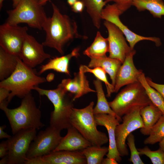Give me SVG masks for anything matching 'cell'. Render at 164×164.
Here are the masks:
<instances>
[{
	"mask_svg": "<svg viewBox=\"0 0 164 164\" xmlns=\"http://www.w3.org/2000/svg\"><path fill=\"white\" fill-rule=\"evenodd\" d=\"M8 155H7L2 158L0 161V164H8Z\"/></svg>",
	"mask_w": 164,
	"mask_h": 164,
	"instance_id": "cell-41",
	"label": "cell"
},
{
	"mask_svg": "<svg viewBox=\"0 0 164 164\" xmlns=\"http://www.w3.org/2000/svg\"><path fill=\"white\" fill-rule=\"evenodd\" d=\"M140 155L149 157L153 164H164V152L159 148L156 151H152L148 147L138 149Z\"/></svg>",
	"mask_w": 164,
	"mask_h": 164,
	"instance_id": "cell-32",
	"label": "cell"
},
{
	"mask_svg": "<svg viewBox=\"0 0 164 164\" xmlns=\"http://www.w3.org/2000/svg\"><path fill=\"white\" fill-rule=\"evenodd\" d=\"M84 73H90L93 74L97 79L104 82L106 85L108 97H111V94L114 92V86L108 81L105 70L100 67L91 68L85 65H82Z\"/></svg>",
	"mask_w": 164,
	"mask_h": 164,
	"instance_id": "cell-31",
	"label": "cell"
},
{
	"mask_svg": "<svg viewBox=\"0 0 164 164\" xmlns=\"http://www.w3.org/2000/svg\"><path fill=\"white\" fill-rule=\"evenodd\" d=\"M159 146L164 152V138L159 142Z\"/></svg>",
	"mask_w": 164,
	"mask_h": 164,
	"instance_id": "cell-43",
	"label": "cell"
},
{
	"mask_svg": "<svg viewBox=\"0 0 164 164\" xmlns=\"http://www.w3.org/2000/svg\"><path fill=\"white\" fill-rule=\"evenodd\" d=\"M7 12L8 16L5 23L12 25L25 23L39 29H43L47 18L39 0H21L15 8Z\"/></svg>",
	"mask_w": 164,
	"mask_h": 164,
	"instance_id": "cell-7",
	"label": "cell"
},
{
	"mask_svg": "<svg viewBox=\"0 0 164 164\" xmlns=\"http://www.w3.org/2000/svg\"><path fill=\"white\" fill-rule=\"evenodd\" d=\"M108 151V147L93 145L81 150L86 158L87 164H101L104 156Z\"/></svg>",
	"mask_w": 164,
	"mask_h": 164,
	"instance_id": "cell-29",
	"label": "cell"
},
{
	"mask_svg": "<svg viewBox=\"0 0 164 164\" xmlns=\"http://www.w3.org/2000/svg\"><path fill=\"white\" fill-rule=\"evenodd\" d=\"M104 24L108 32L109 57L118 60L122 63L127 55L132 50L127 43L124 34L117 26L106 20Z\"/></svg>",
	"mask_w": 164,
	"mask_h": 164,
	"instance_id": "cell-14",
	"label": "cell"
},
{
	"mask_svg": "<svg viewBox=\"0 0 164 164\" xmlns=\"http://www.w3.org/2000/svg\"><path fill=\"white\" fill-rule=\"evenodd\" d=\"M94 118L97 125L104 126L108 132L109 145L108 151L106 155L107 157L114 159L118 162H120L122 159L117 149L115 135L116 126L120 121L115 116L108 114L94 115Z\"/></svg>",
	"mask_w": 164,
	"mask_h": 164,
	"instance_id": "cell-16",
	"label": "cell"
},
{
	"mask_svg": "<svg viewBox=\"0 0 164 164\" xmlns=\"http://www.w3.org/2000/svg\"><path fill=\"white\" fill-rule=\"evenodd\" d=\"M21 0H12L13 2V8H15L18 5Z\"/></svg>",
	"mask_w": 164,
	"mask_h": 164,
	"instance_id": "cell-42",
	"label": "cell"
},
{
	"mask_svg": "<svg viewBox=\"0 0 164 164\" xmlns=\"http://www.w3.org/2000/svg\"><path fill=\"white\" fill-rule=\"evenodd\" d=\"M4 0H0V9H1L2 6L3 2Z\"/></svg>",
	"mask_w": 164,
	"mask_h": 164,
	"instance_id": "cell-46",
	"label": "cell"
},
{
	"mask_svg": "<svg viewBox=\"0 0 164 164\" xmlns=\"http://www.w3.org/2000/svg\"><path fill=\"white\" fill-rule=\"evenodd\" d=\"M126 140L130 152L129 161L133 164H144V162L140 158L138 149L136 148L134 135L132 133H131L127 137Z\"/></svg>",
	"mask_w": 164,
	"mask_h": 164,
	"instance_id": "cell-33",
	"label": "cell"
},
{
	"mask_svg": "<svg viewBox=\"0 0 164 164\" xmlns=\"http://www.w3.org/2000/svg\"><path fill=\"white\" fill-rule=\"evenodd\" d=\"M51 3L53 13L51 17L47 18L43 26L46 36L42 44L43 46L56 49L63 55L64 47L67 43L75 39H86L88 37L79 33L75 20L62 14L56 6Z\"/></svg>",
	"mask_w": 164,
	"mask_h": 164,
	"instance_id": "cell-1",
	"label": "cell"
},
{
	"mask_svg": "<svg viewBox=\"0 0 164 164\" xmlns=\"http://www.w3.org/2000/svg\"><path fill=\"white\" fill-rule=\"evenodd\" d=\"M140 110L135 109L124 115L122 117V123L116 126L115 131L116 144L121 157L127 156L128 154L126 144L128 135L134 131L144 127Z\"/></svg>",
	"mask_w": 164,
	"mask_h": 164,
	"instance_id": "cell-10",
	"label": "cell"
},
{
	"mask_svg": "<svg viewBox=\"0 0 164 164\" xmlns=\"http://www.w3.org/2000/svg\"><path fill=\"white\" fill-rule=\"evenodd\" d=\"M93 83L97 96V103L93 108L94 114H110L115 116L119 120L118 117L110 106L107 101L103 89L101 81L97 78L94 80Z\"/></svg>",
	"mask_w": 164,
	"mask_h": 164,
	"instance_id": "cell-25",
	"label": "cell"
},
{
	"mask_svg": "<svg viewBox=\"0 0 164 164\" xmlns=\"http://www.w3.org/2000/svg\"><path fill=\"white\" fill-rule=\"evenodd\" d=\"M133 0H105L106 4L110 2H113L117 4L119 9L123 13L132 5Z\"/></svg>",
	"mask_w": 164,
	"mask_h": 164,
	"instance_id": "cell-34",
	"label": "cell"
},
{
	"mask_svg": "<svg viewBox=\"0 0 164 164\" xmlns=\"http://www.w3.org/2000/svg\"><path fill=\"white\" fill-rule=\"evenodd\" d=\"M5 125L0 126V139L7 138L8 139L11 137V136L5 132L4 130L6 128Z\"/></svg>",
	"mask_w": 164,
	"mask_h": 164,
	"instance_id": "cell-39",
	"label": "cell"
},
{
	"mask_svg": "<svg viewBox=\"0 0 164 164\" xmlns=\"http://www.w3.org/2000/svg\"><path fill=\"white\" fill-rule=\"evenodd\" d=\"M26 26L9 25L0 26V46L7 52L19 57L25 37L27 34Z\"/></svg>",
	"mask_w": 164,
	"mask_h": 164,
	"instance_id": "cell-12",
	"label": "cell"
},
{
	"mask_svg": "<svg viewBox=\"0 0 164 164\" xmlns=\"http://www.w3.org/2000/svg\"><path fill=\"white\" fill-rule=\"evenodd\" d=\"M136 53L133 50L126 56L117 72L114 92H117L123 86L138 81V76L141 70H138L134 63L133 57Z\"/></svg>",
	"mask_w": 164,
	"mask_h": 164,
	"instance_id": "cell-17",
	"label": "cell"
},
{
	"mask_svg": "<svg viewBox=\"0 0 164 164\" xmlns=\"http://www.w3.org/2000/svg\"><path fill=\"white\" fill-rule=\"evenodd\" d=\"M140 114L144 125L143 128L140 129V132L143 135H149L151 129L163 114L152 102L140 110Z\"/></svg>",
	"mask_w": 164,
	"mask_h": 164,
	"instance_id": "cell-22",
	"label": "cell"
},
{
	"mask_svg": "<svg viewBox=\"0 0 164 164\" xmlns=\"http://www.w3.org/2000/svg\"><path fill=\"white\" fill-rule=\"evenodd\" d=\"M46 81V78L38 76L35 70L26 64L18 57L15 70L9 77L1 81L0 87L10 91L7 99L9 103L15 96L23 98L34 90L35 87Z\"/></svg>",
	"mask_w": 164,
	"mask_h": 164,
	"instance_id": "cell-4",
	"label": "cell"
},
{
	"mask_svg": "<svg viewBox=\"0 0 164 164\" xmlns=\"http://www.w3.org/2000/svg\"><path fill=\"white\" fill-rule=\"evenodd\" d=\"M132 5L139 11H149L155 17L164 15V3L162 0H133Z\"/></svg>",
	"mask_w": 164,
	"mask_h": 164,
	"instance_id": "cell-26",
	"label": "cell"
},
{
	"mask_svg": "<svg viewBox=\"0 0 164 164\" xmlns=\"http://www.w3.org/2000/svg\"><path fill=\"white\" fill-rule=\"evenodd\" d=\"M149 135L144 141L145 145L159 143L164 138V115H162L152 128Z\"/></svg>",
	"mask_w": 164,
	"mask_h": 164,
	"instance_id": "cell-30",
	"label": "cell"
},
{
	"mask_svg": "<svg viewBox=\"0 0 164 164\" xmlns=\"http://www.w3.org/2000/svg\"><path fill=\"white\" fill-rule=\"evenodd\" d=\"M138 79L144 88L151 102L156 106L164 115V99L160 94L150 86L147 83L144 73L141 70Z\"/></svg>",
	"mask_w": 164,
	"mask_h": 164,
	"instance_id": "cell-28",
	"label": "cell"
},
{
	"mask_svg": "<svg viewBox=\"0 0 164 164\" xmlns=\"http://www.w3.org/2000/svg\"><path fill=\"white\" fill-rule=\"evenodd\" d=\"M10 92V91L8 89L4 87H0V103L7 100Z\"/></svg>",
	"mask_w": 164,
	"mask_h": 164,
	"instance_id": "cell-38",
	"label": "cell"
},
{
	"mask_svg": "<svg viewBox=\"0 0 164 164\" xmlns=\"http://www.w3.org/2000/svg\"><path fill=\"white\" fill-rule=\"evenodd\" d=\"M152 102L138 81L127 85L116 96L109 105L120 121L124 115L136 109H141Z\"/></svg>",
	"mask_w": 164,
	"mask_h": 164,
	"instance_id": "cell-5",
	"label": "cell"
},
{
	"mask_svg": "<svg viewBox=\"0 0 164 164\" xmlns=\"http://www.w3.org/2000/svg\"><path fill=\"white\" fill-rule=\"evenodd\" d=\"M79 48H76L69 54L50 59L47 63L41 66L38 74H40L47 70H53L70 75L68 69L69 62L71 58L77 57L79 56Z\"/></svg>",
	"mask_w": 164,
	"mask_h": 164,
	"instance_id": "cell-20",
	"label": "cell"
},
{
	"mask_svg": "<svg viewBox=\"0 0 164 164\" xmlns=\"http://www.w3.org/2000/svg\"><path fill=\"white\" fill-rule=\"evenodd\" d=\"M36 135V129H25L19 131L8 139V164H24L30 144Z\"/></svg>",
	"mask_w": 164,
	"mask_h": 164,
	"instance_id": "cell-8",
	"label": "cell"
},
{
	"mask_svg": "<svg viewBox=\"0 0 164 164\" xmlns=\"http://www.w3.org/2000/svg\"><path fill=\"white\" fill-rule=\"evenodd\" d=\"M77 0H67L68 4L70 6H72Z\"/></svg>",
	"mask_w": 164,
	"mask_h": 164,
	"instance_id": "cell-44",
	"label": "cell"
},
{
	"mask_svg": "<svg viewBox=\"0 0 164 164\" xmlns=\"http://www.w3.org/2000/svg\"><path fill=\"white\" fill-rule=\"evenodd\" d=\"M93 25L97 29L101 26V13L106 5L104 0H82Z\"/></svg>",
	"mask_w": 164,
	"mask_h": 164,
	"instance_id": "cell-27",
	"label": "cell"
},
{
	"mask_svg": "<svg viewBox=\"0 0 164 164\" xmlns=\"http://www.w3.org/2000/svg\"><path fill=\"white\" fill-rule=\"evenodd\" d=\"M18 57L9 53L0 47V80L9 77L15 70Z\"/></svg>",
	"mask_w": 164,
	"mask_h": 164,
	"instance_id": "cell-24",
	"label": "cell"
},
{
	"mask_svg": "<svg viewBox=\"0 0 164 164\" xmlns=\"http://www.w3.org/2000/svg\"><path fill=\"white\" fill-rule=\"evenodd\" d=\"M108 38H104L97 31L91 44L83 52V54L91 58H98L106 56L108 52Z\"/></svg>",
	"mask_w": 164,
	"mask_h": 164,
	"instance_id": "cell-23",
	"label": "cell"
},
{
	"mask_svg": "<svg viewBox=\"0 0 164 164\" xmlns=\"http://www.w3.org/2000/svg\"><path fill=\"white\" fill-rule=\"evenodd\" d=\"M34 90L40 95L46 97L54 106V110L50 113V126L61 131L71 126L70 117L74 108L73 94L67 91L61 83L54 89H44L36 86Z\"/></svg>",
	"mask_w": 164,
	"mask_h": 164,
	"instance_id": "cell-3",
	"label": "cell"
},
{
	"mask_svg": "<svg viewBox=\"0 0 164 164\" xmlns=\"http://www.w3.org/2000/svg\"><path fill=\"white\" fill-rule=\"evenodd\" d=\"M88 66L90 68L100 67L110 76L111 84L115 85L116 77L119 69L122 64L119 60L106 56L98 58H91Z\"/></svg>",
	"mask_w": 164,
	"mask_h": 164,
	"instance_id": "cell-21",
	"label": "cell"
},
{
	"mask_svg": "<svg viewBox=\"0 0 164 164\" xmlns=\"http://www.w3.org/2000/svg\"><path fill=\"white\" fill-rule=\"evenodd\" d=\"M94 103L91 101L84 108H73L70 117L73 126L93 145L101 146L107 143L108 137L104 132L98 131L93 113Z\"/></svg>",
	"mask_w": 164,
	"mask_h": 164,
	"instance_id": "cell-6",
	"label": "cell"
},
{
	"mask_svg": "<svg viewBox=\"0 0 164 164\" xmlns=\"http://www.w3.org/2000/svg\"><path fill=\"white\" fill-rule=\"evenodd\" d=\"M146 78L149 85L158 91L164 99V84L155 83L150 78L146 77Z\"/></svg>",
	"mask_w": 164,
	"mask_h": 164,
	"instance_id": "cell-35",
	"label": "cell"
},
{
	"mask_svg": "<svg viewBox=\"0 0 164 164\" xmlns=\"http://www.w3.org/2000/svg\"><path fill=\"white\" fill-rule=\"evenodd\" d=\"M81 151H53L43 156L26 159L24 164H86Z\"/></svg>",
	"mask_w": 164,
	"mask_h": 164,
	"instance_id": "cell-13",
	"label": "cell"
},
{
	"mask_svg": "<svg viewBox=\"0 0 164 164\" xmlns=\"http://www.w3.org/2000/svg\"><path fill=\"white\" fill-rule=\"evenodd\" d=\"M67 129V134L63 137L59 145L53 151H81L92 145L73 126H71Z\"/></svg>",
	"mask_w": 164,
	"mask_h": 164,
	"instance_id": "cell-19",
	"label": "cell"
},
{
	"mask_svg": "<svg viewBox=\"0 0 164 164\" xmlns=\"http://www.w3.org/2000/svg\"><path fill=\"white\" fill-rule=\"evenodd\" d=\"M43 46L27 33L22 44L19 58L26 64L33 68L51 57L44 52Z\"/></svg>",
	"mask_w": 164,
	"mask_h": 164,
	"instance_id": "cell-15",
	"label": "cell"
},
{
	"mask_svg": "<svg viewBox=\"0 0 164 164\" xmlns=\"http://www.w3.org/2000/svg\"><path fill=\"white\" fill-rule=\"evenodd\" d=\"M118 162L115 159L113 158H106L103 159L101 164H118Z\"/></svg>",
	"mask_w": 164,
	"mask_h": 164,
	"instance_id": "cell-40",
	"label": "cell"
},
{
	"mask_svg": "<svg viewBox=\"0 0 164 164\" xmlns=\"http://www.w3.org/2000/svg\"><path fill=\"white\" fill-rule=\"evenodd\" d=\"M85 73L81 65L79 71L74 73L73 79H64L61 83L67 91L74 95V101L88 93L96 92L90 87Z\"/></svg>",
	"mask_w": 164,
	"mask_h": 164,
	"instance_id": "cell-18",
	"label": "cell"
},
{
	"mask_svg": "<svg viewBox=\"0 0 164 164\" xmlns=\"http://www.w3.org/2000/svg\"><path fill=\"white\" fill-rule=\"evenodd\" d=\"M84 7V5L82 0H77L71 6L72 11L75 13L82 12Z\"/></svg>",
	"mask_w": 164,
	"mask_h": 164,
	"instance_id": "cell-37",
	"label": "cell"
},
{
	"mask_svg": "<svg viewBox=\"0 0 164 164\" xmlns=\"http://www.w3.org/2000/svg\"><path fill=\"white\" fill-rule=\"evenodd\" d=\"M60 132L50 126L39 132L30 144L27 159L43 156L53 151L63 138Z\"/></svg>",
	"mask_w": 164,
	"mask_h": 164,
	"instance_id": "cell-9",
	"label": "cell"
},
{
	"mask_svg": "<svg viewBox=\"0 0 164 164\" xmlns=\"http://www.w3.org/2000/svg\"><path fill=\"white\" fill-rule=\"evenodd\" d=\"M9 103L7 100L0 103V108L9 121L13 135L22 129H39L45 126L41 121V111L31 93L22 98L20 105L17 108H8Z\"/></svg>",
	"mask_w": 164,
	"mask_h": 164,
	"instance_id": "cell-2",
	"label": "cell"
},
{
	"mask_svg": "<svg viewBox=\"0 0 164 164\" xmlns=\"http://www.w3.org/2000/svg\"><path fill=\"white\" fill-rule=\"evenodd\" d=\"M50 0H39V3L42 5H45L47 2Z\"/></svg>",
	"mask_w": 164,
	"mask_h": 164,
	"instance_id": "cell-45",
	"label": "cell"
},
{
	"mask_svg": "<svg viewBox=\"0 0 164 164\" xmlns=\"http://www.w3.org/2000/svg\"><path fill=\"white\" fill-rule=\"evenodd\" d=\"M9 151V145L8 140L3 141L0 144V158H2L8 155Z\"/></svg>",
	"mask_w": 164,
	"mask_h": 164,
	"instance_id": "cell-36",
	"label": "cell"
},
{
	"mask_svg": "<svg viewBox=\"0 0 164 164\" xmlns=\"http://www.w3.org/2000/svg\"><path fill=\"white\" fill-rule=\"evenodd\" d=\"M123 13L115 3L108 4L102 9L101 18L114 24L122 31L129 43V46L132 50H134L135 45L138 42L142 40L153 41L157 46L161 45L160 40L158 38L142 36L129 30L122 22L120 19V15Z\"/></svg>",
	"mask_w": 164,
	"mask_h": 164,
	"instance_id": "cell-11",
	"label": "cell"
}]
</instances>
